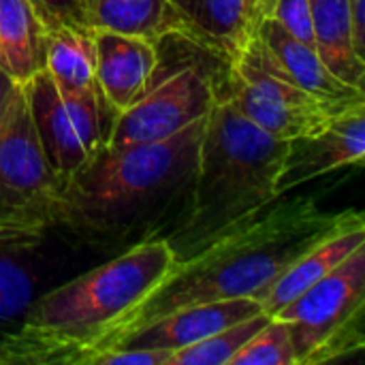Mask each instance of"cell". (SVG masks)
<instances>
[{
	"label": "cell",
	"mask_w": 365,
	"mask_h": 365,
	"mask_svg": "<svg viewBox=\"0 0 365 365\" xmlns=\"http://www.w3.org/2000/svg\"><path fill=\"white\" fill-rule=\"evenodd\" d=\"M357 214L355 210L327 212L317 199L302 197L272 203L259 214L231 225L205 246L180 259L160 287L124 317L94 353L173 310L207 302L257 297L306 250Z\"/></svg>",
	"instance_id": "6da1fadb"
},
{
	"label": "cell",
	"mask_w": 365,
	"mask_h": 365,
	"mask_svg": "<svg viewBox=\"0 0 365 365\" xmlns=\"http://www.w3.org/2000/svg\"><path fill=\"white\" fill-rule=\"evenodd\" d=\"M175 263L178 255L167 237L143 240L45 293L28 306L19 331L0 344V364L83 365Z\"/></svg>",
	"instance_id": "7a4b0ae2"
},
{
	"label": "cell",
	"mask_w": 365,
	"mask_h": 365,
	"mask_svg": "<svg viewBox=\"0 0 365 365\" xmlns=\"http://www.w3.org/2000/svg\"><path fill=\"white\" fill-rule=\"evenodd\" d=\"M205 120L160 141L101 145L64 182L58 225L86 237H115L158 220L190 197Z\"/></svg>",
	"instance_id": "3957f363"
},
{
	"label": "cell",
	"mask_w": 365,
	"mask_h": 365,
	"mask_svg": "<svg viewBox=\"0 0 365 365\" xmlns=\"http://www.w3.org/2000/svg\"><path fill=\"white\" fill-rule=\"evenodd\" d=\"M287 150L252 124L225 94L205 120L186 214L175 237H167L178 261L218 233L280 201L276 178Z\"/></svg>",
	"instance_id": "277c9868"
},
{
	"label": "cell",
	"mask_w": 365,
	"mask_h": 365,
	"mask_svg": "<svg viewBox=\"0 0 365 365\" xmlns=\"http://www.w3.org/2000/svg\"><path fill=\"white\" fill-rule=\"evenodd\" d=\"M175 49L178 60L163 64L158 58L145 92L118 115L109 137L111 145L167 139L207 118L225 96L227 60L182 34H175Z\"/></svg>",
	"instance_id": "5b68a950"
},
{
	"label": "cell",
	"mask_w": 365,
	"mask_h": 365,
	"mask_svg": "<svg viewBox=\"0 0 365 365\" xmlns=\"http://www.w3.org/2000/svg\"><path fill=\"white\" fill-rule=\"evenodd\" d=\"M365 244L274 319L287 323L295 365L325 364L364 349Z\"/></svg>",
	"instance_id": "8992f818"
},
{
	"label": "cell",
	"mask_w": 365,
	"mask_h": 365,
	"mask_svg": "<svg viewBox=\"0 0 365 365\" xmlns=\"http://www.w3.org/2000/svg\"><path fill=\"white\" fill-rule=\"evenodd\" d=\"M225 94L252 124L284 141L319 133L338 115L278 64L259 34L229 62Z\"/></svg>",
	"instance_id": "52a82bcc"
},
{
	"label": "cell",
	"mask_w": 365,
	"mask_h": 365,
	"mask_svg": "<svg viewBox=\"0 0 365 365\" xmlns=\"http://www.w3.org/2000/svg\"><path fill=\"white\" fill-rule=\"evenodd\" d=\"M62 186L41 150L19 86L0 118V227H56Z\"/></svg>",
	"instance_id": "ba28073f"
},
{
	"label": "cell",
	"mask_w": 365,
	"mask_h": 365,
	"mask_svg": "<svg viewBox=\"0 0 365 365\" xmlns=\"http://www.w3.org/2000/svg\"><path fill=\"white\" fill-rule=\"evenodd\" d=\"M41 150L62 184L105 143L118 111L101 90L60 92L47 71L21 83Z\"/></svg>",
	"instance_id": "9c48e42d"
},
{
	"label": "cell",
	"mask_w": 365,
	"mask_h": 365,
	"mask_svg": "<svg viewBox=\"0 0 365 365\" xmlns=\"http://www.w3.org/2000/svg\"><path fill=\"white\" fill-rule=\"evenodd\" d=\"M365 156V105L334 115L319 133L287 141L276 178L278 197L289 190L338 171L359 165Z\"/></svg>",
	"instance_id": "30bf717a"
},
{
	"label": "cell",
	"mask_w": 365,
	"mask_h": 365,
	"mask_svg": "<svg viewBox=\"0 0 365 365\" xmlns=\"http://www.w3.org/2000/svg\"><path fill=\"white\" fill-rule=\"evenodd\" d=\"M259 312H263V308L255 297H237V299L197 304V306L180 308L169 314H163V317L115 338L101 351L148 349V351L175 353L180 349H186L190 344H197V342L210 338L212 334H216L220 329H227L240 321H246Z\"/></svg>",
	"instance_id": "8fae6325"
},
{
	"label": "cell",
	"mask_w": 365,
	"mask_h": 365,
	"mask_svg": "<svg viewBox=\"0 0 365 365\" xmlns=\"http://www.w3.org/2000/svg\"><path fill=\"white\" fill-rule=\"evenodd\" d=\"M186 38L231 62L257 36L263 19L257 0H169Z\"/></svg>",
	"instance_id": "7c38bea8"
},
{
	"label": "cell",
	"mask_w": 365,
	"mask_h": 365,
	"mask_svg": "<svg viewBox=\"0 0 365 365\" xmlns=\"http://www.w3.org/2000/svg\"><path fill=\"white\" fill-rule=\"evenodd\" d=\"M96 83L107 103L122 113L148 88L156 64V43L111 30H94Z\"/></svg>",
	"instance_id": "4fadbf2b"
},
{
	"label": "cell",
	"mask_w": 365,
	"mask_h": 365,
	"mask_svg": "<svg viewBox=\"0 0 365 365\" xmlns=\"http://www.w3.org/2000/svg\"><path fill=\"white\" fill-rule=\"evenodd\" d=\"M365 244V220L359 212L353 220L338 227L325 240L306 250L293 265H289L272 284H267L255 299L261 304L263 312L276 317L284 306L297 299L306 289L331 274L340 263H344L357 248Z\"/></svg>",
	"instance_id": "5bb4252c"
},
{
	"label": "cell",
	"mask_w": 365,
	"mask_h": 365,
	"mask_svg": "<svg viewBox=\"0 0 365 365\" xmlns=\"http://www.w3.org/2000/svg\"><path fill=\"white\" fill-rule=\"evenodd\" d=\"M259 38L274 53L278 64L314 98L342 113L365 105L364 90L340 81L323 64L317 49L291 36L274 17H263L259 24Z\"/></svg>",
	"instance_id": "9a60e30c"
},
{
	"label": "cell",
	"mask_w": 365,
	"mask_h": 365,
	"mask_svg": "<svg viewBox=\"0 0 365 365\" xmlns=\"http://www.w3.org/2000/svg\"><path fill=\"white\" fill-rule=\"evenodd\" d=\"M81 13L92 30H111L152 43L169 34L186 36L169 0H81Z\"/></svg>",
	"instance_id": "2e32d148"
},
{
	"label": "cell",
	"mask_w": 365,
	"mask_h": 365,
	"mask_svg": "<svg viewBox=\"0 0 365 365\" xmlns=\"http://www.w3.org/2000/svg\"><path fill=\"white\" fill-rule=\"evenodd\" d=\"M314 49L340 81L364 90L365 56L357 49L349 0H310Z\"/></svg>",
	"instance_id": "e0dca14e"
},
{
	"label": "cell",
	"mask_w": 365,
	"mask_h": 365,
	"mask_svg": "<svg viewBox=\"0 0 365 365\" xmlns=\"http://www.w3.org/2000/svg\"><path fill=\"white\" fill-rule=\"evenodd\" d=\"M47 28L30 0H0V68L26 83L45 68Z\"/></svg>",
	"instance_id": "ac0fdd59"
},
{
	"label": "cell",
	"mask_w": 365,
	"mask_h": 365,
	"mask_svg": "<svg viewBox=\"0 0 365 365\" xmlns=\"http://www.w3.org/2000/svg\"><path fill=\"white\" fill-rule=\"evenodd\" d=\"M45 71L60 92H94L96 43L88 26H56L47 30Z\"/></svg>",
	"instance_id": "d6986e66"
},
{
	"label": "cell",
	"mask_w": 365,
	"mask_h": 365,
	"mask_svg": "<svg viewBox=\"0 0 365 365\" xmlns=\"http://www.w3.org/2000/svg\"><path fill=\"white\" fill-rule=\"evenodd\" d=\"M43 231L0 227V323L26 314L32 304L34 274L32 255Z\"/></svg>",
	"instance_id": "ffe728a7"
},
{
	"label": "cell",
	"mask_w": 365,
	"mask_h": 365,
	"mask_svg": "<svg viewBox=\"0 0 365 365\" xmlns=\"http://www.w3.org/2000/svg\"><path fill=\"white\" fill-rule=\"evenodd\" d=\"M267 312H259L246 321H240L227 329L212 334L210 338L171 353L169 365H229L244 349V344L269 321Z\"/></svg>",
	"instance_id": "44dd1931"
},
{
	"label": "cell",
	"mask_w": 365,
	"mask_h": 365,
	"mask_svg": "<svg viewBox=\"0 0 365 365\" xmlns=\"http://www.w3.org/2000/svg\"><path fill=\"white\" fill-rule=\"evenodd\" d=\"M229 365H295L291 334L284 321L269 319Z\"/></svg>",
	"instance_id": "7402d4cb"
},
{
	"label": "cell",
	"mask_w": 365,
	"mask_h": 365,
	"mask_svg": "<svg viewBox=\"0 0 365 365\" xmlns=\"http://www.w3.org/2000/svg\"><path fill=\"white\" fill-rule=\"evenodd\" d=\"M291 36L314 47V24L310 0H276L272 15Z\"/></svg>",
	"instance_id": "603a6c76"
},
{
	"label": "cell",
	"mask_w": 365,
	"mask_h": 365,
	"mask_svg": "<svg viewBox=\"0 0 365 365\" xmlns=\"http://www.w3.org/2000/svg\"><path fill=\"white\" fill-rule=\"evenodd\" d=\"M30 4L47 30L56 26H86L81 0H30Z\"/></svg>",
	"instance_id": "cb8c5ba5"
},
{
	"label": "cell",
	"mask_w": 365,
	"mask_h": 365,
	"mask_svg": "<svg viewBox=\"0 0 365 365\" xmlns=\"http://www.w3.org/2000/svg\"><path fill=\"white\" fill-rule=\"evenodd\" d=\"M171 353L148 349H109L92 355L86 365H169Z\"/></svg>",
	"instance_id": "d4e9b609"
},
{
	"label": "cell",
	"mask_w": 365,
	"mask_h": 365,
	"mask_svg": "<svg viewBox=\"0 0 365 365\" xmlns=\"http://www.w3.org/2000/svg\"><path fill=\"white\" fill-rule=\"evenodd\" d=\"M19 88V83H15L2 68H0V118H2V113L6 111V107H9V103H11V98H13V94H15V90Z\"/></svg>",
	"instance_id": "484cf974"
},
{
	"label": "cell",
	"mask_w": 365,
	"mask_h": 365,
	"mask_svg": "<svg viewBox=\"0 0 365 365\" xmlns=\"http://www.w3.org/2000/svg\"><path fill=\"white\" fill-rule=\"evenodd\" d=\"M257 4H259L261 15H263V17H269V15H272V9H274V4H276V0H257Z\"/></svg>",
	"instance_id": "4316f807"
}]
</instances>
